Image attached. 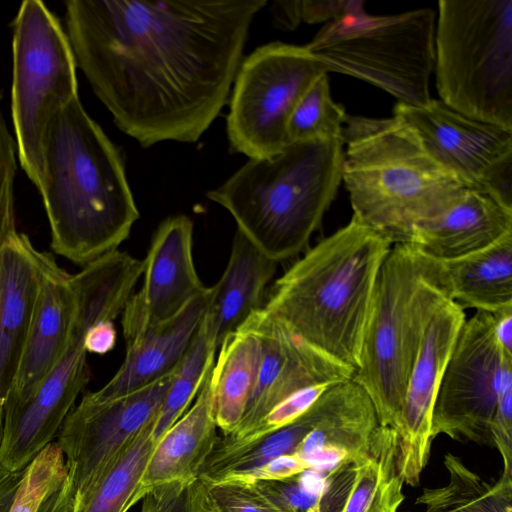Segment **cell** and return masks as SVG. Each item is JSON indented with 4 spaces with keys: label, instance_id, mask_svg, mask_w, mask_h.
<instances>
[{
    "label": "cell",
    "instance_id": "obj_20",
    "mask_svg": "<svg viewBox=\"0 0 512 512\" xmlns=\"http://www.w3.org/2000/svg\"><path fill=\"white\" fill-rule=\"evenodd\" d=\"M40 251L15 232L0 250V424L33 321L40 285Z\"/></svg>",
    "mask_w": 512,
    "mask_h": 512
},
{
    "label": "cell",
    "instance_id": "obj_4",
    "mask_svg": "<svg viewBox=\"0 0 512 512\" xmlns=\"http://www.w3.org/2000/svg\"><path fill=\"white\" fill-rule=\"evenodd\" d=\"M343 142H291L250 159L207 197L234 218L237 230L276 262L303 251L342 181Z\"/></svg>",
    "mask_w": 512,
    "mask_h": 512
},
{
    "label": "cell",
    "instance_id": "obj_30",
    "mask_svg": "<svg viewBox=\"0 0 512 512\" xmlns=\"http://www.w3.org/2000/svg\"><path fill=\"white\" fill-rule=\"evenodd\" d=\"M448 483L424 488L415 500L425 512H512V474L488 482L448 452L444 456Z\"/></svg>",
    "mask_w": 512,
    "mask_h": 512
},
{
    "label": "cell",
    "instance_id": "obj_39",
    "mask_svg": "<svg viewBox=\"0 0 512 512\" xmlns=\"http://www.w3.org/2000/svg\"><path fill=\"white\" fill-rule=\"evenodd\" d=\"M309 470V466L296 454L277 457L254 469L244 480H283L295 477ZM238 480V479H237Z\"/></svg>",
    "mask_w": 512,
    "mask_h": 512
},
{
    "label": "cell",
    "instance_id": "obj_36",
    "mask_svg": "<svg viewBox=\"0 0 512 512\" xmlns=\"http://www.w3.org/2000/svg\"><path fill=\"white\" fill-rule=\"evenodd\" d=\"M141 512H202L199 478L153 487L143 496Z\"/></svg>",
    "mask_w": 512,
    "mask_h": 512
},
{
    "label": "cell",
    "instance_id": "obj_42",
    "mask_svg": "<svg viewBox=\"0 0 512 512\" xmlns=\"http://www.w3.org/2000/svg\"><path fill=\"white\" fill-rule=\"evenodd\" d=\"M270 11L281 29L293 30L300 24L298 1H274Z\"/></svg>",
    "mask_w": 512,
    "mask_h": 512
},
{
    "label": "cell",
    "instance_id": "obj_23",
    "mask_svg": "<svg viewBox=\"0 0 512 512\" xmlns=\"http://www.w3.org/2000/svg\"><path fill=\"white\" fill-rule=\"evenodd\" d=\"M277 263L236 230L227 266L211 287L201 324L206 338L216 349L263 308L265 290Z\"/></svg>",
    "mask_w": 512,
    "mask_h": 512
},
{
    "label": "cell",
    "instance_id": "obj_14",
    "mask_svg": "<svg viewBox=\"0 0 512 512\" xmlns=\"http://www.w3.org/2000/svg\"><path fill=\"white\" fill-rule=\"evenodd\" d=\"M175 370L113 400L92 402L82 397L70 410L58 431L56 443L65 458L66 488L73 504L112 458L154 417Z\"/></svg>",
    "mask_w": 512,
    "mask_h": 512
},
{
    "label": "cell",
    "instance_id": "obj_16",
    "mask_svg": "<svg viewBox=\"0 0 512 512\" xmlns=\"http://www.w3.org/2000/svg\"><path fill=\"white\" fill-rule=\"evenodd\" d=\"M464 309L449 298L434 310L408 378L397 433L398 471L404 484L418 486L431 445L437 392L460 329Z\"/></svg>",
    "mask_w": 512,
    "mask_h": 512
},
{
    "label": "cell",
    "instance_id": "obj_8",
    "mask_svg": "<svg viewBox=\"0 0 512 512\" xmlns=\"http://www.w3.org/2000/svg\"><path fill=\"white\" fill-rule=\"evenodd\" d=\"M438 9L440 101L512 131V0H440Z\"/></svg>",
    "mask_w": 512,
    "mask_h": 512
},
{
    "label": "cell",
    "instance_id": "obj_13",
    "mask_svg": "<svg viewBox=\"0 0 512 512\" xmlns=\"http://www.w3.org/2000/svg\"><path fill=\"white\" fill-rule=\"evenodd\" d=\"M393 111L437 164L467 188L512 208V131L467 117L433 98L419 106L397 103Z\"/></svg>",
    "mask_w": 512,
    "mask_h": 512
},
{
    "label": "cell",
    "instance_id": "obj_35",
    "mask_svg": "<svg viewBox=\"0 0 512 512\" xmlns=\"http://www.w3.org/2000/svg\"><path fill=\"white\" fill-rule=\"evenodd\" d=\"M331 385H319L303 389L270 410L242 439L226 443L218 439L215 446L232 448L252 442L274 432L301 416Z\"/></svg>",
    "mask_w": 512,
    "mask_h": 512
},
{
    "label": "cell",
    "instance_id": "obj_34",
    "mask_svg": "<svg viewBox=\"0 0 512 512\" xmlns=\"http://www.w3.org/2000/svg\"><path fill=\"white\" fill-rule=\"evenodd\" d=\"M66 476L65 458L52 441L25 467L8 512H37Z\"/></svg>",
    "mask_w": 512,
    "mask_h": 512
},
{
    "label": "cell",
    "instance_id": "obj_1",
    "mask_svg": "<svg viewBox=\"0 0 512 512\" xmlns=\"http://www.w3.org/2000/svg\"><path fill=\"white\" fill-rule=\"evenodd\" d=\"M266 0H69L76 64L142 147L194 143L228 101Z\"/></svg>",
    "mask_w": 512,
    "mask_h": 512
},
{
    "label": "cell",
    "instance_id": "obj_44",
    "mask_svg": "<svg viewBox=\"0 0 512 512\" xmlns=\"http://www.w3.org/2000/svg\"><path fill=\"white\" fill-rule=\"evenodd\" d=\"M2 435H3V426L0 424V444H1V440H2Z\"/></svg>",
    "mask_w": 512,
    "mask_h": 512
},
{
    "label": "cell",
    "instance_id": "obj_41",
    "mask_svg": "<svg viewBox=\"0 0 512 512\" xmlns=\"http://www.w3.org/2000/svg\"><path fill=\"white\" fill-rule=\"evenodd\" d=\"M494 335L503 356L512 361V309L492 314Z\"/></svg>",
    "mask_w": 512,
    "mask_h": 512
},
{
    "label": "cell",
    "instance_id": "obj_40",
    "mask_svg": "<svg viewBox=\"0 0 512 512\" xmlns=\"http://www.w3.org/2000/svg\"><path fill=\"white\" fill-rule=\"evenodd\" d=\"M116 340L114 320H101L88 329L84 338V347L89 353L103 355L115 347Z\"/></svg>",
    "mask_w": 512,
    "mask_h": 512
},
{
    "label": "cell",
    "instance_id": "obj_3",
    "mask_svg": "<svg viewBox=\"0 0 512 512\" xmlns=\"http://www.w3.org/2000/svg\"><path fill=\"white\" fill-rule=\"evenodd\" d=\"M391 247L387 237L352 215L276 280L263 310L356 371L377 278Z\"/></svg>",
    "mask_w": 512,
    "mask_h": 512
},
{
    "label": "cell",
    "instance_id": "obj_15",
    "mask_svg": "<svg viewBox=\"0 0 512 512\" xmlns=\"http://www.w3.org/2000/svg\"><path fill=\"white\" fill-rule=\"evenodd\" d=\"M261 346L256 385L238 426L221 441L242 439L270 410L293 394L313 386L333 385L354 375V370L331 358L293 333L263 308L242 326Z\"/></svg>",
    "mask_w": 512,
    "mask_h": 512
},
{
    "label": "cell",
    "instance_id": "obj_22",
    "mask_svg": "<svg viewBox=\"0 0 512 512\" xmlns=\"http://www.w3.org/2000/svg\"><path fill=\"white\" fill-rule=\"evenodd\" d=\"M397 433L379 425L368 451L326 475L318 499L321 512H398L404 481L398 471Z\"/></svg>",
    "mask_w": 512,
    "mask_h": 512
},
{
    "label": "cell",
    "instance_id": "obj_28",
    "mask_svg": "<svg viewBox=\"0 0 512 512\" xmlns=\"http://www.w3.org/2000/svg\"><path fill=\"white\" fill-rule=\"evenodd\" d=\"M211 373L213 412L223 435L240 423L256 385L261 346L257 336L241 327L221 343Z\"/></svg>",
    "mask_w": 512,
    "mask_h": 512
},
{
    "label": "cell",
    "instance_id": "obj_7",
    "mask_svg": "<svg viewBox=\"0 0 512 512\" xmlns=\"http://www.w3.org/2000/svg\"><path fill=\"white\" fill-rule=\"evenodd\" d=\"M143 268V260L116 250L72 274L77 305L67 344L33 399L4 419L0 463L5 468L24 470L58 434L89 381L84 347L88 329L122 314Z\"/></svg>",
    "mask_w": 512,
    "mask_h": 512
},
{
    "label": "cell",
    "instance_id": "obj_33",
    "mask_svg": "<svg viewBox=\"0 0 512 512\" xmlns=\"http://www.w3.org/2000/svg\"><path fill=\"white\" fill-rule=\"evenodd\" d=\"M200 481L202 512H299L257 481Z\"/></svg>",
    "mask_w": 512,
    "mask_h": 512
},
{
    "label": "cell",
    "instance_id": "obj_11",
    "mask_svg": "<svg viewBox=\"0 0 512 512\" xmlns=\"http://www.w3.org/2000/svg\"><path fill=\"white\" fill-rule=\"evenodd\" d=\"M323 73L327 71L306 46L272 42L242 59L227 116L231 148L249 159L284 149L290 143L287 122L293 108Z\"/></svg>",
    "mask_w": 512,
    "mask_h": 512
},
{
    "label": "cell",
    "instance_id": "obj_31",
    "mask_svg": "<svg viewBox=\"0 0 512 512\" xmlns=\"http://www.w3.org/2000/svg\"><path fill=\"white\" fill-rule=\"evenodd\" d=\"M215 352L216 348L208 341L200 326L195 340L176 368L172 382L152 419V437L155 444L189 409L208 367L215 361Z\"/></svg>",
    "mask_w": 512,
    "mask_h": 512
},
{
    "label": "cell",
    "instance_id": "obj_26",
    "mask_svg": "<svg viewBox=\"0 0 512 512\" xmlns=\"http://www.w3.org/2000/svg\"><path fill=\"white\" fill-rule=\"evenodd\" d=\"M444 290L461 308L512 309V233L466 256L438 261Z\"/></svg>",
    "mask_w": 512,
    "mask_h": 512
},
{
    "label": "cell",
    "instance_id": "obj_5",
    "mask_svg": "<svg viewBox=\"0 0 512 512\" xmlns=\"http://www.w3.org/2000/svg\"><path fill=\"white\" fill-rule=\"evenodd\" d=\"M342 142V181L353 216L392 245L404 243L414 225L444 211L467 188L394 115H348Z\"/></svg>",
    "mask_w": 512,
    "mask_h": 512
},
{
    "label": "cell",
    "instance_id": "obj_25",
    "mask_svg": "<svg viewBox=\"0 0 512 512\" xmlns=\"http://www.w3.org/2000/svg\"><path fill=\"white\" fill-rule=\"evenodd\" d=\"M214 362L205 373L194 404L156 442L140 480L137 501L155 486L199 477L219 439L210 383Z\"/></svg>",
    "mask_w": 512,
    "mask_h": 512
},
{
    "label": "cell",
    "instance_id": "obj_29",
    "mask_svg": "<svg viewBox=\"0 0 512 512\" xmlns=\"http://www.w3.org/2000/svg\"><path fill=\"white\" fill-rule=\"evenodd\" d=\"M152 419L112 458L95 482L74 502L72 512H126L137 502L140 480L155 447Z\"/></svg>",
    "mask_w": 512,
    "mask_h": 512
},
{
    "label": "cell",
    "instance_id": "obj_19",
    "mask_svg": "<svg viewBox=\"0 0 512 512\" xmlns=\"http://www.w3.org/2000/svg\"><path fill=\"white\" fill-rule=\"evenodd\" d=\"M210 294L211 287H207L175 317L127 342L125 359L115 375L102 388L83 397L92 402L113 400L173 372L198 334Z\"/></svg>",
    "mask_w": 512,
    "mask_h": 512
},
{
    "label": "cell",
    "instance_id": "obj_12",
    "mask_svg": "<svg viewBox=\"0 0 512 512\" xmlns=\"http://www.w3.org/2000/svg\"><path fill=\"white\" fill-rule=\"evenodd\" d=\"M511 379L512 361L498 347L493 315L476 311L463 323L444 371L432 413V439L444 434L494 447L491 421L499 393Z\"/></svg>",
    "mask_w": 512,
    "mask_h": 512
},
{
    "label": "cell",
    "instance_id": "obj_17",
    "mask_svg": "<svg viewBox=\"0 0 512 512\" xmlns=\"http://www.w3.org/2000/svg\"><path fill=\"white\" fill-rule=\"evenodd\" d=\"M193 223L185 215L171 216L156 229L144 262L141 289L122 312L126 343L179 314L207 287L192 255Z\"/></svg>",
    "mask_w": 512,
    "mask_h": 512
},
{
    "label": "cell",
    "instance_id": "obj_37",
    "mask_svg": "<svg viewBox=\"0 0 512 512\" xmlns=\"http://www.w3.org/2000/svg\"><path fill=\"white\" fill-rule=\"evenodd\" d=\"M490 429L493 445L503 460V472L512 474V379L499 393Z\"/></svg>",
    "mask_w": 512,
    "mask_h": 512
},
{
    "label": "cell",
    "instance_id": "obj_43",
    "mask_svg": "<svg viewBox=\"0 0 512 512\" xmlns=\"http://www.w3.org/2000/svg\"><path fill=\"white\" fill-rule=\"evenodd\" d=\"M23 471H10L0 463V512H8Z\"/></svg>",
    "mask_w": 512,
    "mask_h": 512
},
{
    "label": "cell",
    "instance_id": "obj_38",
    "mask_svg": "<svg viewBox=\"0 0 512 512\" xmlns=\"http://www.w3.org/2000/svg\"><path fill=\"white\" fill-rule=\"evenodd\" d=\"M362 1H298L300 22L309 24L321 23L336 19L354 8Z\"/></svg>",
    "mask_w": 512,
    "mask_h": 512
},
{
    "label": "cell",
    "instance_id": "obj_2",
    "mask_svg": "<svg viewBox=\"0 0 512 512\" xmlns=\"http://www.w3.org/2000/svg\"><path fill=\"white\" fill-rule=\"evenodd\" d=\"M38 190L52 250L82 267L116 251L140 216L119 150L79 97L48 127Z\"/></svg>",
    "mask_w": 512,
    "mask_h": 512
},
{
    "label": "cell",
    "instance_id": "obj_27",
    "mask_svg": "<svg viewBox=\"0 0 512 512\" xmlns=\"http://www.w3.org/2000/svg\"><path fill=\"white\" fill-rule=\"evenodd\" d=\"M334 396L335 384L328 387L301 416L288 425L236 447L215 446L198 478L206 482L243 479L254 469L277 457L294 454L327 412Z\"/></svg>",
    "mask_w": 512,
    "mask_h": 512
},
{
    "label": "cell",
    "instance_id": "obj_18",
    "mask_svg": "<svg viewBox=\"0 0 512 512\" xmlns=\"http://www.w3.org/2000/svg\"><path fill=\"white\" fill-rule=\"evenodd\" d=\"M40 285L31 328L8 394L4 419L24 407L51 373L67 344L77 298L72 274L40 252ZM4 421V420H3Z\"/></svg>",
    "mask_w": 512,
    "mask_h": 512
},
{
    "label": "cell",
    "instance_id": "obj_6",
    "mask_svg": "<svg viewBox=\"0 0 512 512\" xmlns=\"http://www.w3.org/2000/svg\"><path fill=\"white\" fill-rule=\"evenodd\" d=\"M445 298L439 262L408 243L393 244L377 278L359 366L352 377L371 399L381 426L397 430L422 337Z\"/></svg>",
    "mask_w": 512,
    "mask_h": 512
},
{
    "label": "cell",
    "instance_id": "obj_10",
    "mask_svg": "<svg viewBox=\"0 0 512 512\" xmlns=\"http://www.w3.org/2000/svg\"><path fill=\"white\" fill-rule=\"evenodd\" d=\"M11 113L20 164L40 188L54 117L78 96L76 61L59 19L39 0L22 2L13 31Z\"/></svg>",
    "mask_w": 512,
    "mask_h": 512
},
{
    "label": "cell",
    "instance_id": "obj_21",
    "mask_svg": "<svg viewBox=\"0 0 512 512\" xmlns=\"http://www.w3.org/2000/svg\"><path fill=\"white\" fill-rule=\"evenodd\" d=\"M512 233V208L490 194L466 188L448 208L412 227L404 243L449 261L486 248Z\"/></svg>",
    "mask_w": 512,
    "mask_h": 512
},
{
    "label": "cell",
    "instance_id": "obj_24",
    "mask_svg": "<svg viewBox=\"0 0 512 512\" xmlns=\"http://www.w3.org/2000/svg\"><path fill=\"white\" fill-rule=\"evenodd\" d=\"M379 425L364 389L352 378L339 382L331 406L294 454L307 463L309 470H325L328 474L339 464L362 457Z\"/></svg>",
    "mask_w": 512,
    "mask_h": 512
},
{
    "label": "cell",
    "instance_id": "obj_32",
    "mask_svg": "<svg viewBox=\"0 0 512 512\" xmlns=\"http://www.w3.org/2000/svg\"><path fill=\"white\" fill-rule=\"evenodd\" d=\"M348 114L330 94L327 73L316 78L302 94L287 122L289 142L312 140L342 141V130Z\"/></svg>",
    "mask_w": 512,
    "mask_h": 512
},
{
    "label": "cell",
    "instance_id": "obj_9",
    "mask_svg": "<svg viewBox=\"0 0 512 512\" xmlns=\"http://www.w3.org/2000/svg\"><path fill=\"white\" fill-rule=\"evenodd\" d=\"M435 12L412 10L376 16L364 1L327 22L306 48L327 72L359 78L394 96L398 103L425 105L435 59Z\"/></svg>",
    "mask_w": 512,
    "mask_h": 512
}]
</instances>
